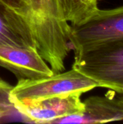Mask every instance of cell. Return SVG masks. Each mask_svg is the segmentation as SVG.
Here are the masks:
<instances>
[{
    "label": "cell",
    "mask_w": 123,
    "mask_h": 124,
    "mask_svg": "<svg viewBox=\"0 0 123 124\" xmlns=\"http://www.w3.org/2000/svg\"><path fill=\"white\" fill-rule=\"evenodd\" d=\"M16 10L28 24L36 49L54 73L62 72L70 45V24L59 0H22Z\"/></svg>",
    "instance_id": "obj_1"
},
{
    "label": "cell",
    "mask_w": 123,
    "mask_h": 124,
    "mask_svg": "<svg viewBox=\"0 0 123 124\" xmlns=\"http://www.w3.org/2000/svg\"><path fill=\"white\" fill-rule=\"evenodd\" d=\"M74 54L72 68L95 81L99 87L123 95V42Z\"/></svg>",
    "instance_id": "obj_2"
},
{
    "label": "cell",
    "mask_w": 123,
    "mask_h": 124,
    "mask_svg": "<svg viewBox=\"0 0 123 124\" xmlns=\"http://www.w3.org/2000/svg\"><path fill=\"white\" fill-rule=\"evenodd\" d=\"M70 39L74 53L123 42V5L109 9L98 8L83 23L71 25Z\"/></svg>",
    "instance_id": "obj_3"
},
{
    "label": "cell",
    "mask_w": 123,
    "mask_h": 124,
    "mask_svg": "<svg viewBox=\"0 0 123 124\" xmlns=\"http://www.w3.org/2000/svg\"><path fill=\"white\" fill-rule=\"evenodd\" d=\"M96 87L99 86L95 81L72 68L67 72L42 78L19 79L11 96L22 102H29L72 92L85 93Z\"/></svg>",
    "instance_id": "obj_4"
},
{
    "label": "cell",
    "mask_w": 123,
    "mask_h": 124,
    "mask_svg": "<svg viewBox=\"0 0 123 124\" xmlns=\"http://www.w3.org/2000/svg\"><path fill=\"white\" fill-rule=\"evenodd\" d=\"M82 94L72 92L29 102H22L12 96L10 98L28 123L51 124L56 119L81 113L84 110Z\"/></svg>",
    "instance_id": "obj_5"
},
{
    "label": "cell",
    "mask_w": 123,
    "mask_h": 124,
    "mask_svg": "<svg viewBox=\"0 0 123 124\" xmlns=\"http://www.w3.org/2000/svg\"><path fill=\"white\" fill-rule=\"evenodd\" d=\"M83 111L56 119L51 124H105L123 121V100L109 90L104 96H92L84 102Z\"/></svg>",
    "instance_id": "obj_6"
},
{
    "label": "cell",
    "mask_w": 123,
    "mask_h": 124,
    "mask_svg": "<svg viewBox=\"0 0 123 124\" xmlns=\"http://www.w3.org/2000/svg\"><path fill=\"white\" fill-rule=\"evenodd\" d=\"M0 66L19 78H38L54 73L34 48L0 44Z\"/></svg>",
    "instance_id": "obj_7"
},
{
    "label": "cell",
    "mask_w": 123,
    "mask_h": 124,
    "mask_svg": "<svg viewBox=\"0 0 123 124\" xmlns=\"http://www.w3.org/2000/svg\"><path fill=\"white\" fill-rule=\"evenodd\" d=\"M0 44L36 49L30 30L24 18L0 0Z\"/></svg>",
    "instance_id": "obj_8"
},
{
    "label": "cell",
    "mask_w": 123,
    "mask_h": 124,
    "mask_svg": "<svg viewBox=\"0 0 123 124\" xmlns=\"http://www.w3.org/2000/svg\"><path fill=\"white\" fill-rule=\"evenodd\" d=\"M65 17L70 25L86 21L99 8L98 0H59Z\"/></svg>",
    "instance_id": "obj_9"
},
{
    "label": "cell",
    "mask_w": 123,
    "mask_h": 124,
    "mask_svg": "<svg viewBox=\"0 0 123 124\" xmlns=\"http://www.w3.org/2000/svg\"><path fill=\"white\" fill-rule=\"evenodd\" d=\"M13 86L0 78V122L20 121L28 123L27 119L16 109L11 100Z\"/></svg>",
    "instance_id": "obj_10"
},
{
    "label": "cell",
    "mask_w": 123,
    "mask_h": 124,
    "mask_svg": "<svg viewBox=\"0 0 123 124\" xmlns=\"http://www.w3.org/2000/svg\"><path fill=\"white\" fill-rule=\"evenodd\" d=\"M4 4H6L9 7L17 9L20 7L22 0H1Z\"/></svg>",
    "instance_id": "obj_11"
},
{
    "label": "cell",
    "mask_w": 123,
    "mask_h": 124,
    "mask_svg": "<svg viewBox=\"0 0 123 124\" xmlns=\"http://www.w3.org/2000/svg\"><path fill=\"white\" fill-rule=\"evenodd\" d=\"M120 97H121V99H123V95H120Z\"/></svg>",
    "instance_id": "obj_12"
},
{
    "label": "cell",
    "mask_w": 123,
    "mask_h": 124,
    "mask_svg": "<svg viewBox=\"0 0 123 124\" xmlns=\"http://www.w3.org/2000/svg\"><path fill=\"white\" fill-rule=\"evenodd\" d=\"M98 1H100V0H98Z\"/></svg>",
    "instance_id": "obj_13"
}]
</instances>
